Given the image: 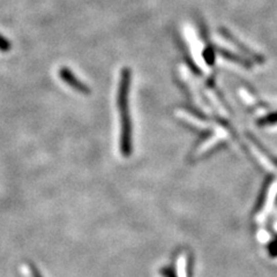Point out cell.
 Listing matches in <instances>:
<instances>
[{
	"mask_svg": "<svg viewBox=\"0 0 277 277\" xmlns=\"http://www.w3.org/2000/svg\"><path fill=\"white\" fill-rule=\"evenodd\" d=\"M223 138H224V135H223V132H222V133L215 135L214 138H211L209 140V141L202 143L201 146L199 147L198 151H197V155H201V154L208 152V151H209V149H211V147H214V146H216L217 143L221 142L222 140H223Z\"/></svg>",
	"mask_w": 277,
	"mask_h": 277,
	"instance_id": "cell-3",
	"label": "cell"
},
{
	"mask_svg": "<svg viewBox=\"0 0 277 277\" xmlns=\"http://www.w3.org/2000/svg\"><path fill=\"white\" fill-rule=\"evenodd\" d=\"M59 76H60V79L63 81V82H66V84L70 86L75 90H78L79 93L81 94H89V88L86 86L83 82H81V81L76 78V76L72 73V72L68 70V68L62 67L60 68V71H59Z\"/></svg>",
	"mask_w": 277,
	"mask_h": 277,
	"instance_id": "cell-2",
	"label": "cell"
},
{
	"mask_svg": "<svg viewBox=\"0 0 277 277\" xmlns=\"http://www.w3.org/2000/svg\"><path fill=\"white\" fill-rule=\"evenodd\" d=\"M178 116L181 117V118H184L185 120H187L188 122H190V124L194 125L195 127H199V129H206V127L208 126V125L206 124V122H203V121H201V120L197 119V118H195V117L193 118L192 116L188 115V113H187V112H185V111H180V112H178Z\"/></svg>",
	"mask_w": 277,
	"mask_h": 277,
	"instance_id": "cell-4",
	"label": "cell"
},
{
	"mask_svg": "<svg viewBox=\"0 0 277 277\" xmlns=\"http://www.w3.org/2000/svg\"><path fill=\"white\" fill-rule=\"evenodd\" d=\"M121 115V135H120V152L125 157L132 154V124L129 115V108L119 109Z\"/></svg>",
	"mask_w": 277,
	"mask_h": 277,
	"instance_id": "cell-1",
	"label": "cell"
},
{
	"mask_svg": "<svg viewBox=\"0 0 277 277\" xmlns=\"http://www.w3.org/2000/svg\"><path fill=\"white\" fill-rule=\"evenodd\" d=\"M277 121V115H271L270 117H267L265 120L262 122H265V124H268V122H276Z\"/></svg>",
	"mask_w": 277,
	"mask_h": 277,
	"instance_id": "cell-6",
	"label": "cell"
},
{
	"mask_svg": "<svg viewBox=\"0 0 277 277\" xmlns=\"http://www.w3.org/2000/svg\"><path fill=\"white\" fill-rule=\"evenodd\" d=\"M163 272H164V275L166 277H177L176 272L174 270H172V269H169V268H166V269L163 270Z\"/></svg>",
	"mask_w": 277,
	"mask_h": 277,
	"instance_id": "cell-7",
	"label": "cell"
},
{
	"mask_svg": "<svg viewBox=\"0 0 277 277\" xmlns=\"http://www.w3.org/2000/svg\"><path fill=\"white\" fill-rule=\"evenodd\" d=\"M31 272H33V277H42L40 272L37 269H36L35 267H31Z\"/></svg>",
	"mask_w": 277,
	"mask_h": 277,
	"instance_id": "cell-8",
	"label": "cell"
},
{
	"mask_svg": "<svg viewBox=\"0 0 277 277\" xmlns=\"http://www.w3.org/2000/svg\"><path fill=\"white\" fill-rule=\"evenodd\" d=\"M10 50H11L10 42H8L7 39H5L2 35H0V51L6 52V51H10Z\"/></svg>",
	"mask_w": 277,
	"mask_h": 277,
	"instance_id": "cell-5",
	"label": "cell"
}]
</instances>
